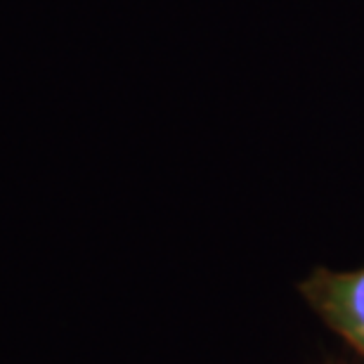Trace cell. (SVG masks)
I'll return each mask as SVG.
<instances>
[{"label": "cell", "instance_id": "6da1fadb", "mask_svg": "<svg viewBox=\"0 0 364 364\" xmlns=\"http://www.w3.org/2000/svg\"><path fill=\"white\" fill-rule=\"evenodd\" d=\"M298 289L326 329L364 362V267L353 272L315 270Z\"/></svg>", "mask_w": 364, "mask_h": 364}]
</instances>
